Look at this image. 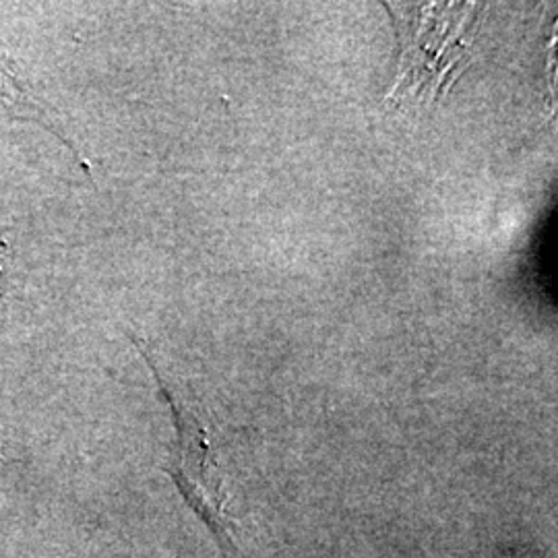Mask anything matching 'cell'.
<instances>
[{
  "instance_id": "obj_1",
  "label": "cell",
  "mask_w": 558,
  "mask_h": 558,
  "mask_svg": "<svg viewBox=\"0 0 558 558\" xmlns=\"http://www.w3.org/2000/svg\"><path fill=\"white\" fill-rule=\"evenodd\" d=\"M465 4H430L408 7L403 4L396 17L401 60H399L398 94L408 96L410 89H418L416 96H437L451 83L458 71V62L465 59Z\"/></svg>"
},
{
  "instance_id": "obj_2",
  "label": "cell",
  "mask_w": 558,
  "mask_h": 558,
  "mask_svg": "<svg viewBox=\"0 0 558 558\" xmlns=\"http://www.w3.org/2000/svg\"><path fill=\"white\" fill-rule=\"evenodd\" d=\"M0 112H7L11 117L20 119L38 120L44 126L54 131V122L48 117V112L27 96V92L20 85L15 73L9 69L7 60L0 54ZM57 133V131H54ZM59 135V133H57Z\"/></svg>"
},
{
  "instance_id": "obj_3",
  "label": "cell",
  "mask_w": 558,
  "mask_h": 558,
  "mask_svg": "<svg viewBox=\"0 0 558 558\" xmlns=\"http://www.w3.org/2000/svg\"><path fill=\"white\" fill-rule=\"evenodd\" d=\"M2 255H4V242L0 240V294H2V279H4V271H2Z\"/></svg>"
}]
</instances>
